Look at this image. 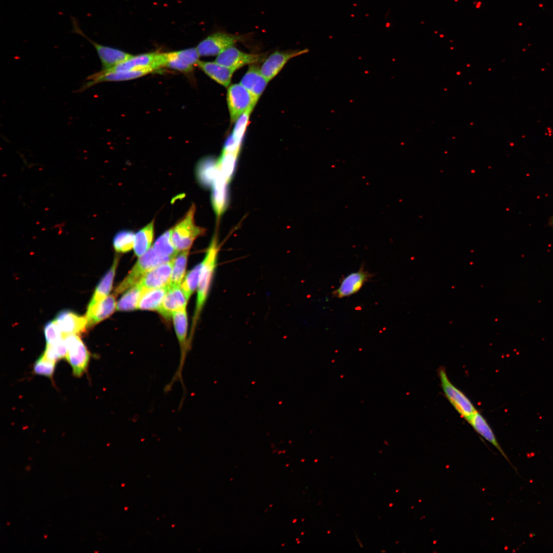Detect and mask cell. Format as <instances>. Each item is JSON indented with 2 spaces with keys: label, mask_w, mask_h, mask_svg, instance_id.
Wrapping results in <instances>:
<instances>
[{
  "label": "cell",
  "mask_w": 553,
  "mask_h": 553,
  "mask_svg": "<svg viewBox=\"0 0 553 553\" xmlns=\"http://www.w3.org/2000/svg\"><path fill=\"white\" fill-rule=\"evenodd\" d=\"M220 172L218 159L211 156L201 159L196 168L197 180L205 188L212 187Z\"/></svg>",
  "instance_id": "cell-19"
},
{
  "label": "cell",
  "mask_w": 553,
  "mask_h": 553,
  "mask_svg": "<svg viewBox=\"0 0 553 553\" xmlns=\"http://www.w3.org/2000/svg\"><path fill=\"white\" fill-rule=\"evenodd\" d=\"M244 38V35L217 32L202 40L196 48L200 56L218 55Z\"/></svg>",
  "instance_id": "cell-8"
},
{
  "label": "cell",
  "mask_w": 553,
  "mask_h": 553,
  "mask_svg": "<svg viewBox=\"0 0 553 553\" xmlns=\"http://www.w3.org/2000/svg\"><path fill=\"white\" fill-rule=\"evenodd\" d=\"M165 67L184 73L192 71L200 56L196 48L165 53Z\"/></svg>",
  "instance_id": "cell-13"
},
{
  "label": "cell",
  "mask_w": 553,
  "mask_h": 553,
  "mask_svg": "<svg viewBox=\"0 0 553 553\" xmlns=\"http://www.w3.org/2000/svg\"><path fill=\"white\" fill-rule=\"evenodd\" d=\"M154 236V220L138 230L135 236L134 252L140 257L151 248Z\"/></svg>",
  "instance_id": "cell-26"
},
{
  "label": "cell",
  "mask_w": 553,
  "mask_h": 553,
  "mask_svg": "<svg viewBox=\"0 0 553 553\" xmlns=\"http://www.w3.org/2000/svg\"><path fill=\"white\" fill-rule=\"evenodd\" d=\"M67 353V348L63 337L55 343L46 344L42 354L47 359L56 363L59 359L66 358Z\"/></svg>",
  "instance_id": "cell-32"
},
{
  "label": "cell",
  "mask_w": 553,
  "mask_h": 553,
  "mask_svg": "<svg viewBox=\"0 0 553 553\" xmlns=\"http://www.w3.org/2000/svg\"><path fill=\"white\" fill-rule=\"evenodd\" d=\"M71 19L72 26V32L84 38L95 48L101 63V70L111 69L133 56L132 55L119 49L105 46L94 41L81 30L76 18L71 17Z\"/></svg>",
  "instance_id": "cell-5"
},
{
  "label": "cell",
  "mask_w": 553,
  "mask_h": 553,
  "mask_svg": "<svg viewBox=\"0 0 553 553\" xmlns=\"http://www.w3.org/2000/svg\"><path fill=\"white\" fill-rule=\"evenodd\" d=\"M239 153L222 151L218 159L220 172L228 183L232 180L235 173Z\"/></svg>",
  "instance_id": "cell-28"
},
{
  "label": "cell",
  "mask_w": 553,
  "mask_h": 553,
  "mask_svg": "<svg viewBox=\"0 0 553 553\" xmlns=\"http://www.w3.org/2000/svg\"><path fill=\"white\" fill-rule=\"evenodd\" d=\"M228 185L229 183L220 172L211 187V195L212 207L218 221L226 211L229 204Z\"/></svg>",
  "instance_id": "cell-16"
},
{
  "label": "cell",
  "mask_w": 553,
  "mask_h": 553,
  "mask_svg": "<svg viewBox=\"0 0 553 553\" xmlns=\"http://www.w3.org/2000/svg\"><path fill=\"white\" fill-rule=\"evenodd\" d=\"M167 262L169 261L159 256L153 248L151 247L147 252L139 257L126 276L116 288L114 294L117 295L132 287L137 284L148 271Z\"/></svg>",
  "instance_id": "cell-3"
},
{
  "label": "cell",
  "mask_w": 553,
  "mask_h": 553,
  "mask_svg": "<svg viewBox=\"0 0 553 553\" xmlns=\"http://www.w3.org/2000/svg\"><path fill=\"white\" fill-rule=\"evenodd\" d=\"M219 251L218 237L214 234L207 249L205 256L202 261V267L200 280L197 288L196 306L193 318L192 326L188 342L191 344L194 331L202 309L206 303L213 277L217 266L218 256Z\"/></svg>",
  "instance_id": "cell-1"
},
{
  "label": "cell",
  "mask_w": 553,
  "mask_h": 553,
  "mask_svg": "<svg viewBox=\"0 0 553 553\" xmlns=\"http://www.w3.org/2000/svg\"><path fill=\"white\" fill-rule=\"evenodd\" d=\"M308 49L276 51L270 54L260 68L263 76L269 81L282 70L291 59L308 52Z\"/></svg>",
  "instance_id": "cell-12"
},
{
  "label": "cell",
  "mask_w": 553,
  "mask_h": 553,
  "mask_svg": "<svg viewBox=\"0 0 553 553\" xmlns=\"http://www.w3.org/2000/svg\"><path fill=\"white\" fill-rule=\"evenodd\" d=\"M54 320L63 336L69 334L79 335L85 332L88 328L86 316L70 310L64 309L58 312Z\"/></svg>",
  "instance_id": "cell-14"
},
{
  "label": "cell",
  "mask_w": 553,
  "mask_h": 553,
  "mask_svg": "<svg viewBox=\"0 0 553 553\" xmlns=\"http://www.w3.org/2000/svg\"><path fill=\"white\" fill-rule=\"evenodd\" d=\"M171 229L165 231L155 241L152 247L155 251L160 257L170 261L178 254L171 240Z\"/></svg>",
  "instance_id": "cell-27"
},
{
  "label": "cell",
  "mask_w": 553,
  "mask_h": 553,
  "mask_svg": "<svg viewBox=\"0 0 553 553\" xmlns=\"http://www.w3.org/2000/svg\"><path fill=\"white\" fill-rule=\"evenodd\" d=\"M153 71L151 69L118 72L101 70L87 77L86 82L83 83L77 92H82L101 82L121 81L137 78Z\"/></svg>",
  "instance_id": "cell-9"
},
{
  "label": "cell",
  "mask_w": 553,
  "mask_h": 553,
  "mask_svg": "<svg viewBox=\"0 0 553 553\" xmlns=\"http://www.w3.org/2000/svg\"><path fill=\"white\" fill-rule=\"evenodd\" d=\"M266 55L263 53L244 52L232 46L217 55L215 61L235 71L247 65L256 64L264 60Z\"/></svg>",
  "instance_id": "cell-10"
},
{
  "label": "cell",
  "mask_w": 553,
  "mask_h": 553,
  "mask_svg": "<svg viewBox=\"0 0 553 553\" xmlns=\"http://www.w3.org/2000/svg\"><path fill=\"white\" fill-rule=\"evenodd\" d=\"M197 66L217 83L226 88L230 86L235 71L215 61L214 62L199 61Z\"/></svg>",
  "instance_id": "cell-22"
},
{
  "label": "cell",
  "mask_w": 553,
  "mask_h": 553,
  "mask_svg": "<svg viewBox=\"0 0 553 553\" xmlns=\"http://www.w3.org/2000/svg\"><path fill=\"white\" fill-rule=\"evenodd\" d=\"M169 285L146 290L142 295L138 309L141 310H157L160 307L168 290Z\"/></svg>",
  "instance_id": "cell-24"
},
{
  "label": "cell",
  "mask_w": 553,
  "mask_h": 553,
  "mask_svg": "<svg viewBox=\"0 0 553 553\" xmlns=\"http://www.w3.org/2000/svg\"><path fill=\"white\" fill-rule=\"evenodd\" d=\"M467 422L471 424L472 428L478 434L492 444L500 452L510 465L513 466L507 456L499 444L491 426L489 425L485 418L478 411L476 410Z\"/></svg>",
  "instance_id": "cell-21"
},
{
  "label": "cell",
  "mask_w": 553,
  "mask_h": 553,
  "mask_svg": "<svg viewBox=\"0 0 553 553\" xmlns=\"http://www.w3.org/2000/svg\"><path fill=\"white\" fill-rule=\"evenodd\" d=\"M373 276V274L366 270L365 266L361 265L358 271L348 274L341 280L339 286L333 291L332 295L335 298L342 299L353 295Z\"/></svg>",
  "instance_id": "cell-11"
},
{
  "label": "cell",
  "mask_w": 553,
  "mask_h": 553,
  "mask_svg": "<svg viewBox=\"0 0 553 553\" xmlns=\"http://www.w3.org/2000/svg\"><path fill=\"white\" fill-rule=\"evenodd\" d=\"M226 100L231 123H235L247 110L254 108L257 103L249 92L240 83L228 87Z\"/></svg>",
  "instance_id": "cell-7"
},
{
  "label": "cell",
  "mask_w": 553,
  "mask_h": 553,
  "mask_svg": "<svg viewBox=\"0 0 553 553\" xmlns=\"http://www.w3.org/2000/svg\"><path fill=\"white\" fill-rule=\"evenodd\" d=\"M196 206L192 205L184 216L171 229V240L179 252L189 250L194 241L204 235L206 229L195 222Z\"/></svg>",
  "instance_id": "cell-2"
},
{
  "label": "cell",
  "mask_w": 553,
  "mask_h": 553,
  "mask_svg": "<svg viewBox=\"0 0 553 553\" xmlns=\"http://www.w3.org/2000/svg\"><path fill=\"white\" fill-rule=\"evenodd\" d=\"M253 109V108H250L247 110L236 121L233 132L231 135L239 144H242L249 118Z\"/></svg>",
  "instance_id": "cell-34"
},
{
  "label": "cell",
  "mask_w": 553,
  "mask_h": 553,
  "mask_svg": "<svg viewBox=\"0 0 553 553\" xmlns=\"http://www.w3.org/2000/svg\"><path fill=\"white\" fill-rule=\"evenodd\" d=\"M202 267V263L201 262L187 272L180 285L181 288L187 300L198 288Z\"/></svg>",
  "instance_id": "cell-31"
},
{
  "label": "cell",
  "mask_w": 553,
  "mask_h": 553,
  "mask_svg": "<svg viewBox=\"0 0 553 553\" xmlns=\"http://www.w3.org/2000/svg\"><path fill=\"white\" fill-rule=\"evenodd\" d=\"M187 300L180 286H169L158 311L165 318L169 319L174 312L186 309Z\"/></svg>",
  "instance_id": "cell-17"
},
{
  "label": "cell",
  "mask_w": 553,
  "mask_h": 553,
  "mask_svg": "<svg viewBox=\"0 0 553 553\" xmlns=\"http://www.w3.org/2000/svg\"><path fill=\"white\" fill-rule=\"evenodd\" d=\"M116 294L108 295L93 306L87 308L86 317L90 328L109 317L117 306Z\"/></svg>",
  "instance_id": "cell-18"
},
{
  "label": "cell",
  "mask_w": 553,
  "mask_h": 553,
  "mask_svg": "<svg viewBox=\"0 0 553 553\" xmlns=\"http://www.w3.org/2000/svg\"><path fill=\"white\" fill-rule=\"evenodd\" d=\"M173 260L159 265L148 271L138 283L146 290L169 285Z\"/></svg>",
  "instance_id": "cell-15"
},
{
  "label": "cell",
  "mask_w": 553,
  "mask_h": 553,
  "mask_svg": "<svg viewBox=\"0 0 553 553\" xmlns=\"http://www.w3.org/2000/svg\"><path fill=\"white\" fill-rule=\"evenodd\" d=\"M56 364V363L47 359L41 354L34 364L33 371L36 374L52 378Z\"/></svg>",
  "instance_id": "cell-33"
},
{
  "label": "cell",
  "mask_w": 553,
  "mask_h": 553,
  "mask_svg": "<svg viewBox=\"0 0 553 553\" xmlns=\"http://www.w3.org/2000/svg\"><path fill=\"white\" fill-rule=\"evenodd\" d=\"M147 290L138 283L129 289L117 304L120 311H130L138 309V304L143 293Z\"/></svg>",
  "instance_id": "cell-25"
},
{
  "label": "cell",
  "mask_w": 553,
  "mask_h": 553,
  "mask_svg": "<svg viewBox=\"0 0 553 553\" xmlns=\"http://www.w3.org/2000/svg\"><path fill=\"white\" fill-rule=\"evenodd\" d=\"M46 344L55 343L63 337L59 326L55 320L47 322L44 327Z\"/></svg>",
  "instance_id": "cell-35"
},
{
  "label": "cell",
  "mask_w": 553,
  "mask_h": 553,
  "mask_svg": "<svg viewBox=\"0 0 553 553\" xmlns=\"http://www.w3.org/2000/svg\"><path fill=\"white\" fill-rule=\"evenodd\" d=\"M268 82L261 74L260 68L251 65L242 78L240 83L249 92L258 102Z\"/></svg>",
  "instance_id": "cell-20"
},
{
  "label": "cell",
  "mask_w": 553,
  "mask_h": 553,
  "mask_svg": "<svg viewBox=\"0 0 553 553\" xmlns=\"http://www.w3.org/2000/svg\"><path fill=\"white\" fill-rule=\"evenodd\" d=\"M189 250L180 252L173 260L169 286H180L186 267Z\"/></svg>",
  "instance_id": "cell-29"
},
{
  "label": "cell",
  "mask_w": 553,
  "mask_h": 553,
  "mask_svg": "<svg viewBox=\"0 0 553 553\" xmlns=\"http://www.w3.org/2000/svg\"><path fill=\"white\" fill-rule=\"evenodd\" d=\"M63 338L67 348L66 358L72 368L73 374L80 377L88 368L90 359V352L78 335H66Z\"/></svg>",
  "instance_id": "cell-6"
},
{
  "label": "cell",
  "mask_w": 553,
  "mask_h": 553,
  "mask_svg": "<svg viewBox=\"0 0 553 553\" xmlns=\"http://www.w3.org/2000/svg\"><path fill=\"white\" fill-rule=\"evenodd\" d=\"M134 233L130 230H121L116 233L113 239V245L118 253H126L134 248Z\"/></svg>",
  "instance_id": "cell-30"
},
{
  "label": "cell",
  "mask_w": 553,
  "mask_h": 553,
  "mask_svg": "<svg viewBox=\"0 0 553 553\" xmlns=\"http://www.w3.org/2000/svg\"><path fill=\"white\" fill-rule=\"evenodd\" d=\"M440 385L446 398L466 421L477 410L470 399L449 379L444 368L438 369Z\"/></svg>",
  "instance_id": "cell-4"
},
{
  "label": "cell",
  "mask_w": 553,
  "mask_h": 553,
  "mask_svg": "<svg viewBox=\"0 0 553 553\" xmlns=\"http://www.w3.org/2000/svg\"><path fill=\"white\" fill-rule=\"evenodd\" d=\"M118 263L119 257L116 256L111 267L102 277L96 286L87 308L93 306L109 295L112 288Z\"/></svg>",
  "instance_id": "cell-23"
}]
</instances>
